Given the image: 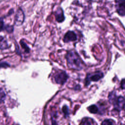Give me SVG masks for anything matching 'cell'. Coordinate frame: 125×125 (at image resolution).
Here are the masks:
<instances>
[{"label": "cell", "instance_id": "cell-14", "mask_svg": "<svg viewBox=\"0 0 125 125\" xmlns=\"http://www.w3.org/2000/svg\"><path fill=\"white\" fill-rule=\"evenodd\" d=\"M62 111L63 112V113L65 114V115L67 116L69 114V110H68V108L66 105H64L62 107Z\"/></svg>", "mask_w": 125, "mask_h": 125}, {"label": "cell", "instance_id": "cell-7", "mask_svg": "<svg viewBox=\"0 0 125 125\" xmlns=\"http://www.w3.org/2000/svg\"><path fill=\"white\" fill-rule=\"evenodd\" d=\"M77 39V36L76 34L71 31H68L64 35L63 38V41L65 42H69L71 41H74Z\"/></svg>", "mask_w": 125, "mask_h": 125}, {"label": "cell", "instance_id": "cell-18", "mask_svg": "<svg viewBox=\"0 0 125 125\" xmlns=\"http://www.w3.org/2000/svg\"><path fill=\"white\" fill-rule=\"evenodd\" d=\"M9 66V65L8 64H7V63L5 62H0V67H8Z\"/></svg>", "mask_w": 125, "mask_h": 125}, {"label": "cell", "instance_id": "cell-15", "mask_svg": "<svg viewBox=\"0 0 125 125\" xmlns=\"http://www.w3.org/2000/svg\"><path fill=\"white\" fill-rule=\"evenodd\" d=\"M4 27V22L2 18H0V32L3 30Z\"/></svg>", "mask_w": 125, "mask_h": 125}, {"label": "cell", "instance_id": "cell-8", "mask_svg": "<svg viewBox=\"0 0 125 125\" xmlns=\"http://www.w3.org/2000/svg\"><path fill=\"white\" fill-rule=\"evenodd\" d=\"M65 18L63 15V12L61 8H59L57 11L56 14V19L57 21L61 22H62Z\"/></svg>", "mask_w": 125, "mask_h": 125}, {"label": "cell", "instance_id": "cell-19", "mask_svg": "<svg viewBox=\"0 0 125 125\" xmlns=\"http://www.w3.org/2000/svg\"><path fill=\"white\" fill-rule=\"evenodd\" d=\"M121 88H122V89H125V79H123V80L121 81Z\"/></svg>", "mask_w": 125, "mask_h": 125}, {"label": "cell", "instance_id": "cell-4", "mask_svg": "<svg viewBox=\"0 0 125 125\" xmlns=\"http://www.w3.org/2000/svg\"><path fill=\"white\" fill-rule=\"evenodd\" d=\"M24 16L22 10L21 8H19L17 10L16 14L15 20V24L17 25H21L24 21Z\"/></svg>", "mask_w": 125, "mask_h": 125}, {"label": "cell", "instance_id": "cell-10", "mask_svg": "<svg viewBox=\"0 0 125 125\" xmlns=\"http://www.w3.org/2000/svg\"><path fill=\"white\" fill-rule=\"evenodd\" d=\"M88 111L92 113H96L98 112V107H97L96 105H94V104H93V105H91L90 106H89L88 107Z\"/></svg>", "mask_w": 125, "mask_h": 125}, {"label": "cell", "instance_id": "cell-9", "mask_svg": "<svg viewBox=\"0 0 125 125\" xmlns=\"http://www.w3.org/2000/svg\"><path fill=\"white\" fill-rule=\"evenodd\" d=\"M8 47V44L4 38L0 36V49H5Z\"/></svg>", "mask_w": 125, "mask_h": 125}, {"label": "cell", "instance_id": "cell-13", "mask_svg": "<svg viewBox=\"0 0 125 125\" xmlns=\"http://www.w3.org/2000/svg\"><path fill=\"white\" fill-rule=\"evenodd\" d=\"M21 44L22 47L24 49L25 51L26 52H29V48L28 47V46H27V45H26L23 42L21 41Z\"/></svg>", "mask_w": 125, "mask_h": 125}, {"label": "cell", "instance_id": "cell-20", "mask_svg": "<svg viewBox=\"0 0 125 125\" xmlns=\"http://www.w3.org/2000/svg\"><path fill=\"white\" fill-rule=\"evenodd\" d=\"M52 125H57V124L55 121L54 120L52 121Z\"/></svg>", "mask_w": 125, "mask_h": 125}, {"label": "cell", "instance_id": "cell-12", "mask_svg": "<svg viewBox=\"0 0 125 125\" xmlns=\"http://www.w3.org/2000/svg\"><path fill=\"white\" fill-rule=\"evenodd\" d=\"M101 125H112V122L109 119L105 120L102 122Z\"/></svg>", "mask_w": 125, "mask_h": 125}, {"label": "cell", "instance_id": "cell-1", "mask_svg": "<svg viewBox=\"0 0 125 125\" xmlns=\"http://www.w3.org/2000/svg\"><path fill=\"white\" fill-rule=\"evenodd\" d=\"M68 65L73 69L80 70L83 67V62L77 52L74 51L69 52L66 56Z\"/></svg>", "mask_w": 125, "mask_h": 125}, {"label": "cell", "instance_id": "cell-5", "mask_svg": "<svg viewBox=\"0 0 125 125\" xmlns=\"http://www.w3.org/2000/svg\"><path fill=\"white\" fill-rule=\"evenodd\" d=\"M116 8L118 13L121 16H125V0L116 1Z\"/></svg>", "mask_w": 125, "mask_h": 125}, {"label": "cell", "instance_id": "cell-11", "mask_svg": "<svg viewBox=\"0 0 125 125\" xmlns=\"http://www.w3.org/2000/svg\"><path fill=\"white\" fill-rule=\"evenodd\" d=\"M5 94L2 89L0 88V103L3 102L5 99Z\"/></svg>", "mask_w": 125, "mask_h": 125}, {"label": "cell", "instance_id": "cell-6", "mask_svg": "<svg viewBox=\"0 0 125 125\" xmlns=\"http://www.w3.org/2000/svg\"><path fill=\"white\" fill-rule=\"evenodd\" d=\"M116 107L119 109H122L124 108L125 106V99L122 96L116 97L113 104Z\"/></svg>", "mask_w": 125, "mask_h": 125}, {"label": "cell", "instance_id": "cell-17", "mask_svg": "<svg viewBox=\"0 0 125 125\" xmlns=\"http://www.w3.org/2000/svg\"><path fill=\"white\" fill-rule=\"evenodd\" d=\"M5 29L7 30V32H12V31H13V27L11 26H9V25H8V26H7L5 27Z\"/></svg>", "mask_w": 125, "mask_h": 125}, {"label": "cell", "instance_id": "cell-16", "mask_svg": "<svg viewBox=\"0 0 125 125\" xmlns=\"http://www.w3.org/2000/svg\"><path fill=\"white\" fill-rule=\"evenodd\" d=\"M82 125H91L87 119H83L82 122Z\"/></svg>", "mask_w": 125, "mask_h": 125}, {"label": "cell", "instance_id": "cell-3", "mask_svg": "<svg viewBox=\"0 0 125 125\" xmlns=\"http://www.w3.org/2000/svg\"><path fill=\"white\" fill-rule=\"evenodd\" d=\"M68 78V76L65 72L61 71L57 74L54 77L55 81L56 83L58 84H63L67 81Z\"/></svg>", "mask_w": 125, "mask_h": 125}, {"label": "cell", "instance_id": "cell-2", "mask_svg": "<svg viewBox=\"0 0 125 125\" xmlns=\"http://www.w3.org/2000/svg\"><path fill=\"white\" fill-rule=\"evenodd\" d=\"M104 76V74L102 72L97 71L91 74H89L87 75L85 81V85H88L91 81L97 82L102 79Z\"/></svg>", "mask_w": 125, "mask_h": 125}]
</instances>
